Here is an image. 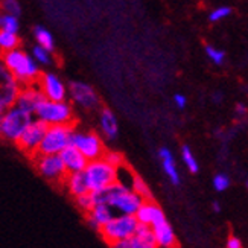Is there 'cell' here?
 <instances>
[{
    "mask_svg": "<svg viewBox=\"0 0 248 248\" xmlns=\"http://www.w3.org/2000/svg\"><path fill=\"white\" fill-rule=\"evenodd\" d=\"M0 61H2L3 66L14 75L20 89L38 82L40 72H38L37 64L31 57H28L25 52H21L18 49L5 50L0 53Z\"/></svg>",
    "mask_w": 248,
    "mask_h": 248,
    "instance_id": "obj_1",
    "label": "cell"
},
{
    "mask_svg": "<svg viewBox=\"0 0 248 248\" xmlns=\"http://www.w3.org/2000/svg\"><path fill=\"white\" fill-rule=\"evenodd\" d=\"M82 172L89 190H101L117 181V168L104 158L90 160Z\"/></svg>",
    "mask_w": 248,
    "mask_h": 248,
    "instance_id": "obj_2",
    "label": "cell"
},
{
    "mask_svg": "<svg viewBox=\"0 0 248 248\" xmlns=\"http://www.w3.org/2000/svg\"><path fill=\"white\" fill-rule=\"evenodd\" d=\"M35 114L47 125H75V114L64 101L43 99L35 108Z\"/></svg>",
    "mask_w": 248,
    "mask_h": 248,
    "instance_id": "obj_3",
    "label": "cell"
},
{
    "mask_svg": "<svg viewBox=\"0 0 248 248\" xmlns=\"http://www.w3.org/2000/svg\"><path fill=\"white\" fill-rule=\"evenodd\" d=\"M137 224L139 221L136 218V215L122 213L121 217H113L108 222H105L99 229V233L102 236V239L111 247L117 241H122L128 238V236H131L137 227Z\"/></svg>",
    "mask_w": 248,
    "mask_h": 248,
    "instance_id": "obj_4",
    "label": "cell"
},
{
    "mask_svg": "<svg viewBox=\"0 0 248 248\" xmlns=\"http://www.w3.org/2000/svg\"><path fill=\"white\" fill-rule=\"evenodd\" d=\"M32 114L23 111L18 107L13 105L0 116V136L3 139L16 142L17 137L23 133V129L31 124Z\"/></svg>",
    "mask_w": 248,
    "mask_h": 248,
    "instance_id": "obj_5",
    "label": "cell"
},
{
    "mask_svg": "<svg viewBox=\"0 0 248 248\" xmlns=\"http://www.w3.org/2000/svg\"><path fill=\"white\" fill-rule=\"evenodd\" d=\"M73 128L75 125H47L35 154H58L62 148L70 143Z\"/></svg>",
    "mask_w": 248,
    "mask_h": 248,
    "instance_id": "obj_6",
    "label": "cell"
},
{
    "mask_svg": "<svg viewBox=\"0 0 248 248\" xmlns=\"http://www.w3.org/2000/svg\"><path fill=\"white\" fill-rule=\"evenodd\" d=\"M35 161L37 169L40 174L53 183H62L66 181L69 170L64 166L60 154H35L32 157Z\"/></svg>",
    "mask_w": 248,
    "mask_h": 248,
    "instance_id": "obj_7",
    "label": "cell"
},
{
    "mask_svg": "<svg viewBox=\"0 0 248 248\" xmlns=\"http://www.w3.org/2000/svg\"><path fill=\"white\" fill-rule=\"evenodd\" d=\"M46 129H47V124L43 122L41 119L31 121V124L23 129V133L17 137V140H16L17 148L23 154H26L29 157H34L40 143H41V139L46 133Z\"/></svg>",
    "mask_w": 248,
    "mask_h": 248,
    "instance_id": "obj_8",
    "label": "cell"
},
{
    "mask_svg": "<svg viewBox=\"0 0 248 248\" xmlns=\"http://www.w3.org/2000/svg\"><path fill=\"white\" fill-rule=\"evenodd\" d=\"M70 145L77 146L82 155L90 160H98L102 158L105 154V146L102 143L101 137L96 133H89V134H82V133H72L70 136Z\"/></svg>",
    "mask_w": 248,
    "mask_h": 248,
    "instance_id": "obj_9",
    "label": "cell"
},
{
    "mask_svg": "<svg viewBox=\"0 0 248 248\" xmlns=\"http://www.w3.org/2000/svg\"><path fill=\"white\" fill-rule=\"evenodd\" d=\"M20 85L14 75L11 73L2 62H0V105L9 108L16 104Z\"/></svg>",
    "mask_w": 248,
    "mask_h": 248,
    "instance_id": "obj_10",
    "label": "cell"
},
{
    "mask_svg": "<svg viewBox=\"0 0 248 248\" xmlns=\"http://www.w3.org/2000/svg\"><path fill=\"white\" fill-rule=\"evenodd\" d=\"M142 197H139L137 193L131 189H124L121 192H117L116 195L108 201L107 206H110L111 209L119 210L121 213L125 215H134L139 206L142 204Z\"/></svg>",
    "mask_w": 248,
    "mask_h": 248,
    "instance_id": "obj_11",
    "label": "cell"
},
{
    "mask_svg": "<svg viewBox=\"0 0 248 248\" xmlns=\"http://www.w3.org/2000/svg\"><path fill=\"white\" fill-rule=\"evenodd\" d=\"M43 99H46V98H45V94H43L40 85L37 82V84H32V85H26V87H21L18 94H17V99H16L14 105L18 107V108H21L23 111L34 114L35 108Z\"/></svg>",
    "mask_w": 248,
    "mask_h": 248,
    "instance_id": "obj_12",
    "label": "cell"
},
{
    "mask_svg": "<svg viewBox=\"0 0 248 248\" xmlns=\"http://www.w3.org/2000/svg\"><path fill=\"white\" fill-rule=\"evenodd\" d=\"M38 85L46 99L64 101L66 99V87L64 84L52 73H43L38 78Z\"/></svg>",
    "mask_w": 248,
    "mask_h": 248,
    "instance_id": "obj_13",
    "label": "cell"
},
{
    "mask_svg": "<svg viewBox=\"0 0 248 248\" xmlns=\"http://www.w3.org/2000/svg\"><path fill=\"white\" fill-rule=\"evenodd\" d=\"M70 94L72 99L79 104L84 108H96L99 105V98L94 90L87 84L82 82H70Z\"/></svg>",
    "mask_w": 248,
    "mask_h": 248,
    "instance_id": "obj_14",
    "label": "cell"
},
{
    "mask_svg": "<svg viewBox=\"0 0 248 248\" xmlns=\"http://www.w3.org/2000/svg\"><path fill=\"white\" fill-rule=\"evenodd\" d=\"M134 215L140 224H146V225H154L166 219L163 210L157 206L154 200H143Z\"/></svg>",
    "mask_w": 248,
    "mask_h": 248,
    "instance_id": "obj_15",
    "label": "cell"
},
{
    "mask_svg": "<svg viewBox=\"0 0 248 248\" xmlns=\"http://www.w3.org/2000/svg\"><path fill=\"white\" fill-rule=\"evenodd\" d=\"M58 154L69 172H82L89 163V160L82 155L81 151L70 143L66 148H62Z\"/></svg>",
    "mask_w": 248,
    "mask_h": 248,
    "instance_id": "obj_16",
    "label": "cell"
},
{
    "mask_svg": "<svg viewBox=\"0 0 248 248\" xmlns=\"http://www.w3.org/2000/svg\"><path fill=\"white\" fill-rule=\"evenodd\" d=\"M153 227V233H154V239H155V244L160 245V247H165V248H170V247H177L178 242L175 239V234H174V230L172 227L168 224V221H161V222H157L154 225H151Z\"/></svg>",
    "mask_w": 248,
    "mask_h": 248,
    "instance_id": "obj_17",
    "label": "cell"
},
{
    "mask_svg": "<svg viewBox=\"0 0 248 248\" xmlns=\"http://www.w3.org/2000/svg\"><path fill=\"white\" fill-rule=\"evenodd\" d=\"M113 217L114 215L111 212V207L107 206V204H94V206L87 212V218H89L90 224L98 230L105 222H108Z\"/></svg>",
    "mask_w": 248,
    "mask_h": 248,
    "instance_id": "obj_18",
    "label": "cell"
},
{
    "mask_svg": "<svg viewBox=\"0 0 248 248\" xmlns=\"http://www.w3.org/2000/svg\"><path fill=\"white\" fill-rule=\"evenodd\" d=\"M64 185L69 187V190L73 197H78V195H81V193L89 192L84 172H69V175H67L66 181H64Z\"/></svg>",
    "mask_w": 248,
    "mask_h": 248,
    "instance_id": "obj_19",
    "label": "cell"
},
{
    "mask_svg": "<svg viewBox=\"0 0 248 248\" xmlns=\"http://www.w3.org/2000/svg\"><path fill=\"white\" fill-rule=\"evenodd\" d=\"M158 155H160L161 161H163V169L168 174L169 180L174 183V185H180V175L177 172V166H175V161H174V157H172V154H170V151L163 148V149H160Z\"/></svg>",
    "mask_w": 248,
    "mask_h": 248,
    "instance_id": "obj_20",
    "label": "cell"
},
{
    "mask_svg": "<svg viewBox=\"0 0 248 248\" xmlns=\"http://www.w3.org/2000/svg\"><path fill=\"white\" fill-rule=\"evenodd\" d=\"M133 234L140 241L142 248H154V247H157L155 239H154V233H153V227H151V225L139 222Z\"/></svg>",
    "mask_w": 248,
    "mask_h": 248,
    "instance_id": "obj_21",
    "label": "cell"
},
{
    "mask_svg": "<svg viewBox=\"0 0 248 248\" xmlns=\"http://www.w3.org/2000/svg\"><path fill=\"white\" fill-rule=\"evenodd\" d=\"M101 126H102V131L105 133L107 137L114 139L117 136V121H116L114 114L111 113V110L102 108V113H101Z\"/></svg>",
    "mask_w": 248,
    "mask_h": 248,
    "instance_id": "obj_22",
    "label": "cell"
},
{
    "mask_svg": "<svg viewBox=\"0 0 248 248\" xmlns=\"http://www.w3.org/2000/svg\"><path fill=\"white\" fill-rule=\"evenodd\" d=\"M20 46V38L17 37V32H9L0 29V50H13Z\"/></svg>",
    "mask_w": 248,
    "mask_h": 248,
    "instance_id": "obj_23",
    "label": "cell"
},
{
    "mask_svg": "<svg viewBox=\"0 0 248 248\" xmlns=\"http://www.w3.org/2000/svg\"><path fill=\"white\" fill-rule=\"evenodd\" d=\"M131 175H133V178H131V183H133L131 190H134L139 197H142V200H153V193H151L146 183L140 178L137 174H134V172Z\"/></svg>",
    "mask_w": 248,
    "mask_h": 248,
    "instance_id": "obj_24",
    "label": "cell"
},
{
    "mask_svg": "<svg viewBox=\"0 0 248 248\" xmlns=\"http://www.w3.org/2000/svg\"><path fill=\"white\" fill-rule=\"evenodd\" d=\"M34 35H35V40L38 41V46L45 47L49 52L53 50V47H55V46H53V38H52L49 31H46L45 28H41V26H37L34 29Z\"/></svg>",
    "mask_w": 248,
    "mask_h": 248,
    "instance_id": "obj_25",
    "label": "cell"
},
{
    "mask_svg": "<svg viewBox=\"0 0 248 248\" xmlns=\"http://www.w3.org/2000/svg\"><path fill=\"white\" fill-rule=\"evenodd\" d=\"M181 154H183V158H185V163H186V166L189 168V170L192 172V174H197L198 169H200V166H198V163H197L195 157L192 155L189 146H183Z\"/></svg>",
    "mask_w": 248,
    "mask_h": 248,
    "instance_id": "obj_26",
    "label": "cell"
},
{
    "mask_svg": "<svg viewBox=\"0 0 248 248\" xmlns=\"http://www.w3.org/2000/svg\"><path fill=\"white\" fill-rule=\"evenodd\" d=\"M0 11L5 13V14L18 17V14H20V5H18L17 0H3L2 5H0Z\"/></svg>",
    "mask_w": 248,
    "mask_h": 248,
    "instance_id": "obj_27",
    "label": "cell"
},
{
    "mask_svg": "<svg viewBox=\"0 0 248 248\" xmlns=\"http://www.w3.org/2000/svg\"><path fill=\"white\" fill-rule=\"evenodd\" d=\"M77 198V202L78 206L84 210V212H89L92 207H93V200H92V195H90V190L85 192V193H81V195L75 197Z\"/></svg>",
    "mask_w": 248,
    "mask_h": 248,
    "instance_id": "obj_28",
    "label": "cell"
},
{
    "mask_svg": "<svg viewBox=\"0 0 248 248\" xmlns=\"http://www.w3.org/2000/svg\"><path fill=\"white\" fill-rule=\"evenodd\" d=\"M206 53H207V57L215 62V64H222L224 62V58H225V53L222 50H218V49H215L212 46H206Z\"/></svg>",
    "mask_w": 248,
    "mask_h": 248,
    "instance_id": "obj_29",
    "label": "cell"
},
{
    "mask_svg": "<svg viewBox=\"0 0 248 248\" xmlns=\"http://www.w3.org/2000/svg\"><path fill=\"white\" fill-rule=\"evenodd\" d=\"M230 186V180L227 175L224 174H218L217 177L213 178V187L217 189L218 192H224L225 189H229Z\"/></svg>",
    "mask_w": 248,
    "mask_h": 248,
    "instance_id": "obj_30",
    "label": "cell"
},
{
    "mask_svg": "<svg viewBox=\"0 0 248 248\" xmlns=\"http://www.w3.org/2000/svg\"><path fill=\"white\" fill-rule=\"evenodd\" d=\"M102 158L107 160L108 163H111L116 168H119V166H122L125 163V160H124V157L121 154H117V153H108V151H105V154H104Z\"/></svg>",
    "mask_w": 248,
    "mask_h": 248,
    "instance_id": "obj_31",
    "label": "cell"
},
{
    "mask_svg": "<svg viewBox=\"0 0 248 248\" xmlns=\"http://www.w3.org/2000/svg\"><path fill=\"white\" fill-rule=\"evenodd\" d=\"M232 14V9L229 6H221L218 9H215L210 14V21H219L225 17H229Z\"/></svg>",
    "mask_w": 248,
    "mask_h": 248,
    "instance_id": "obj_32",
    "label": "cell"
},
{
    "mask_svg": "<svg viewBox=\"0 0 248 248\" xmlns=\"http://www.w3.org/2000/svg\"><path fill=\"white\" fill-rule=\"evenodd\" d=\"M34 57L37 58L38 62H43V64H49L50 62L49 50H46L45 47H41V46H35L34 47Z\"/></svg>",
    "mask_w": 248,
    "mask_h": 248,
    "instance_id": "obj_33",
    "label": "cell"
},
{
    "mask_svg": "<svg viewBox=\"0 0 248 248\" xmlns=\"http://www.w3.org/2000/svg\"><path fill=\"white\" fill-rule=\"evenodd\" d=\"M227 247L229 248H241L242 247V242L238 238H234V236H230L229 241H227Z\"/></svg>",
    "mask_w": 248,
    "mask_h": 248,
    "instance_id": "obj_34",
    "label": "cell"
},
{
    "mask_svg": "<svg viewBox=\"0 0 248 248\" xmlns=\"http://www.w3.org/2000/svg\"><path fill=\"white\" fill-rule=\"evenodd\" d=\"M174 101H175V105L178 107V108H185L186 104H187L186 98H185V96H183V94H175Z\"/></svg>",
    "mask_w": 248,
    "mask_h": 248,
    "instance_id": "obj_35",
    "label": "cell"
},
{
    "mask_svg": "<svg viewBox=\"0 0 248 248\" xmlns=\"http://www.w3.org/2000/svg\"><path fill=\"white\" fill-rule=\"evenodd\" d=\"M236 111H238V114H245L247 113V107L244 105V104H238V105H236Z\"/></svg>",
    "mask_w": 248,
    "mask_h": 248,
    "instance_id": "obj_36",
    "label": "cell"
},
{
    "mask_svg": "<svg viewBox=\"0 0 248 248\" xmlns=\"http://www.w3.org/2000/svg\"><path fill=\"white\" fill-rule=\"evenodd\" d=\"M213 210H215V212H219V210H221L219 202H213Z\"/></svg>",
    "mask_w": 248,
    "mask_h": 248,
    "instance_id": "obj_37",
    "label": "cell"
},
{
    "mask_svg": "<svg viewBox=\"0 0 248 248\" xmlns=\"http://www.w3.org/2000/svg\"><path fill=\"white\" fill-rule=\"evenodd\" d=\"M6 108H5V107H2V105H0V116H2V113L5 111Z\"/></svg>",
    "mask_w": 248,
    "mask_h": 248,
    "instance_id": "obj_38",
    "label": "cell"
}]
</instances>
